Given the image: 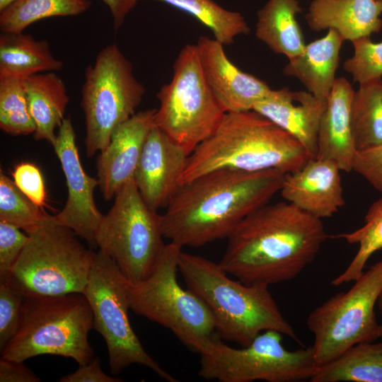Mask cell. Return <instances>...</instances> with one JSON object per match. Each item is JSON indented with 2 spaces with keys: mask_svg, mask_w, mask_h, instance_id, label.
<instances>
[{
  "mask_svg": "<svg viewBox=\"0 0 382 382\" xmlns=\"http://www.w3.org/2000/svg\"><path fill=\"white\" fill-rule=\"evenodd\" d=\"M182 249L170 241L146 279L137 282L127 279L128 300L134 313L170 330L185 346L200 354L218 333L207 306L178 282Z\"/></svg>",
  "mask_w": 382,
  "mask_h": 382,
  "instance_id": "cell-6",
  "label": "cell"
},
{
  "mask_svg": "<svg viewBox=\"0 0 382 382\" xmlns=\"http://www.w3.org/2000/svg\"><path fill=\"white\" fill-rule=\"evenodd\" d=\"M381 13L382 0H313L306 19L314 31L333 29L352 42L379 32Z\"/></svg>",
  "mask_w": 382,
  "mask_h": 382,
  "instance_id": "cell-21",
  "label": "cell"
},
{
  "mask_svg": "<svg viewBox=\"0 0 382 382\" xmlns=\"http://www.w3.org/2000/svg\"><path fill=\"white\" fill-rule=\"evenodd\" d=\"M156 109L138 112L118 126L96 161L99 186L105 199L133 178L146 137L155 125Z\"/></svg>",
  "mask_w": 382,
  "mask_h": 382,
  "instance_id": "cell-17",
  "label": "cell"
},
{
  "mask_svg": "<svg viewBox=\"0 0 382 382\" xmlns=\"http://www.w3.org/2000/svg\"><path fill=\"white\" fill-rule=\"evenodd\" d=\"M311 158L294 137L256 111L226 112L213 134L188 156L180 185L219 169L290 173Z\"/></svg>",
  "mask_w": 382,
  "mask_h": 382,
  "instance_id": "cell-3",
  "label": "cell"
},
{
  "mask_svg": "<svg viewBox=\"0 0 382 382\" xmlns=\"http://www.w3.org/2000/svg\"><path fill=\"white\" fill-rule=\"evenodd\" d=\"M24 297L6 282H0V349L17 334L21 320Z\"/></svg>",
  "mask_w": 382,
  "mask_h": 382,
  "instance_id": "cell-34",
  "label": "cell"
},
{
  "mask_svg": "<svg viewBox=\"0 0 382 382\" xmlns=\"http://www.w3.org/2000/svg\"><path fill=\"white\" fill-rule=\"evenodd\" d=\"M108 7L113 19V28L118 30L125 17L134 8L139 0H102Z\"/></svg>",
  "mask_w": 382,
  "mask_h": 382,
  "instance_id": "cell-40",
  "label": "cell"
},
{
  "mask_svg": "<svg viewBox=\"0 0 382 382\" xmlns=\"http://www.w3.org/2000/svg\"><path fill=\"white\" fill-rule=\"evenodd\" d=\"M282 334L260 333L241 349L231 347L217 334L199 354L198 375L219 382H295L309 380L317 369L313 347L286 349Z\"/></svg>",
  "mask_w": 382,
  "mask_h": 382,
  "instance_id": "cell-10",
  "label": "cell"
},
{
  "mask_svg": "<svg viewBox=\"0 0 382 382\" xmlns=\"http://www.w3.org/2000/svg\"><path fill=\"white\" fill-rule=\"evenodd\" d=\"M301 11L298 0H268L257 12L256 37L289 59L299 55L306 46L296 18Z\"/></svg>",
  "mask_w": 382,
  "mask_h": 382,
  "instance_id": "cell-24",
  "label": "cell"
},
{
  "mask_svg": "<svg viewBox=\"0 0 382 382\" xmlns=\"http://www.w3.org/2000/svg\"><path fill=\"white\" fill-rule=\"evenodd\" d=\"M59 382H121L120 378L106 374L101 369L98 357H94L90 362L79 365L74 372L62 376Z\"/></svg>",
  "mask_w": 382,
  "mask_h": 382,
  "instance_id": "cell-38",
  "label": "cell"
},
{
  "mask_svg": "<svg viewBox=\"0 0 382 382\" xmlns=\"http://www.w3.org/2000/svg\"><path fill=\"white\" fill-rule=\"evenodd\" d=\"M189 155L155 125L145 140L133 179L146 205L166 208L180 186Z\"/></svg>",
  "mask_w": 382,
  "mask_h": 382,
  "instance_id": "cell-15",
  "label": "cell"
},
{
  "mask_svg": "<svg viewBox=\"0 0 382 382\" xmlns=\"http://www.w3.org/2000/svg\"><path fill=\"white\" fill-rule=\"evenodd\" d=\"M193 16L213 33L214 38L224 45L250 32L245 18L239 12L228 11L214 0H157Z\"/></svg>",
  "mask_w": 382,
  "mask_h": 382,
  "instance_id": "cell-30",
  "label": "cell"
},
{
  "mask_svg": "<svg viewBox=\"0 0 382 382\" xmlns=\"http://www.w3.org/2000/svg\"><path fill=\"white\" fill-rule=\"evenodd\" d=\"M40 209L1 170L0 221L30 233L43 223L47 214Z\"/></svg>",
  "mask_w": 382,
  "mask_h": 382,
  "instance_id": "cell-32",
  "label": "cell"
},
{
  "mask_svg": "<svg viewBox=\"0 0 382 382\" xmlns=\"http://www.w3.org/2000/svg\"><path fill=\"white\" fill-rule=\"evenodd\" d=\"M352 170L382 192V144L357 150L352 161Z\"/></svg>",
  "mask_w": 382,
  "mask_h": 382,
  "instance_id": "cell-37",
  "label": "cell"
},
{
  "mask_svg": "<svg viewBox=\"0 0 382 382\" xmlns=\"http://www.w3.org/2000/svg\"><path fill=\"white\" fill-rule=\"evenodd\" d=\"M18 226L0 221V282L5 281L24 248L29 235L24 234Z\"/></svg>",
  "mask_w": 382,
  "mask_h": 382,
  "instance_id": "cell-35",
  "label": "cell"
},
{
  "mask_svg": "<svg viewBox=\"0 0 382 382\" xmlns=\"http://www.w3.org/2000/svg\"><path fill=\"white\" fill-rule=\"evenodd\" d=\"M354 54L343 63L344 69L359 84L382 76V42H374L370 36L352 41Z\"/></svg>",
  "mask_w": 382,
  "mask_h": 382,
  "instance_id": "cell-33",
  "label": "cell"
},
{
  "mask_svg": "<svg viewBox=\"0 0 382 382\" xmlns=\"http://www.w3.org/2000/svg\"><path fill=\"white\" fill-rule=\"evenodd\" d=\"M327 100L307 91H291L284 87L271 90L256 103L253 110L263 115L294 137L316 158L320 119Z\"/></svg>",
  "mask_w": 382,
  "mask_h": 382,
  "instance_id": "cell-19",
  "label": "cell"
},
{
  "mask_svg": "<svg viewBox=\"0 0 382 382\" xmlns=\"http://www.w3.org/2000/svg\"><path fill=\"white\" fill-rule=\"evenodd\" d=\"M178 270L188 289L210 310L221 338L245 347L262 332L273 330L300 343L269 286L233 280L219 263L183 251Z\"/></svg>",
  "mask_w": 382,
  "mask_h": 382,
  "instance_id": "cell-4",
  "label": "cell"
},
{
  "mask_svg": "<svg viewBox=\"0 0 382 382\" xmlns=\"http://www.w3.org/2000/svg\"><path fill=\"white\" fill-rule=\"evenodd\" d=\"M196 45L206 79L226 112L253 110L272 90L265 81L233 64L224 45L214 38L201 36Z\"/></svg>",
  "mask_w": 382,
  "mask_h": 382,
  "instance_id": "cell-16",
  "label": "cell"
},
{
  "mask_svg": "<svg viewBox=\"0 0 382 382\" xmlns=\"http://www.w3.org/2000/svg\"><path fill=\"white\" fill-rule=\"evenodd\" d=\"M356 150L382 144V80L359 84L354 91L351 108Z\"/></svg>",
  "mask_w": 382,
  "mask_h": 382,
  "instance_id": "cell-27",
  "label": "cell"
},
{
  "mask_svg": "<svg viewBox=\"0 0 382 382\" xmlns=\"http://www.w3.org/2000/svg\"><path fill=\"white\" fill-rule=\"evenodd\" d=\"M354 282L347 291L332 296L307 318L317 366L356 344L380 337L374 306L382 292V260Z\"/></svg>",
  "mask_w": 382,
  "mask_h": 382,
  "instance_id": "cell-13",
  "label": "cell"
},
{
  "mask_svg": "<svg viewBox=\"0 0 382 382\" xmlns=\"http://www.w3.org/2000/svg\"><path fill=\"white\" fill-rule=\"evenodd\" d=\"M364 221L363 226L352 232L334 236V238L343 239L349 244L359 245L358 251L348 267L331 282L334 286L359 279L363 274L370 257L382 248V199L371 204Z\"/></svg>",
  "mask_w": 382,
  "mask_h": 382,
  "instance_id": "cell-29",
  "label": "cell"
},
{
  "mask_svg": "<svg viewBox=\"0 0 382 382\" xmlns=\"http://www.w3.org/2000/svg\"><path fill=\"white\" fill-rule=\"evenodd\" d=\"M340 171L332 161L312 158L285 173L279 192L285 201L316 218L330 217L345 203Z\"/></svg>",
  "mask_w": 382,
  "mask_h": 382,
  "instance_id": "cell-18",
  "label": "cell"
},
{
  "mask_svg": "<svg viewBox=\"0 0 382 382\" xmlns=\"http://www.w3.org/2000/svg\"><path fill=\"white\" fill-rule=\"evenodd\" d=\"M91 6V0H16L0 12V29L1 32L21 33L36 21L78 16Z\"/></svg>",
  "mask_w": 382,
  "mask_h": 382,
  "instance_id": "cell-28",
  "label": "cell"
},
{
  "mask_svg": "<svg viewBox=\"0 0 382 382\" xmlns=\"http://www.w3.org/2000/svg\"><path fill=\"white\" fill-rule=\"evenodd\" d=\"M145 92L130 62L116 44L98 52L93 64L85 70L81 88L87 157L108 146L115 129L135 114Z\"/></svg>",
  "mask_w": 382,
  "mask_h": 382,
  "instance_id": "cell-9",
  "label": "cell"
},
{
  "mask_svg": "<svg viewBox=\"0 0 382 382\" xmlns=\"http://www.w3.org/2000/svg\"><path fill=\"white\" fill-rule=\"evenodd\" d=\"M156 97L155 125L189 156L213 134L226 114L206 79L197 45L182 48L171 81Z\"/></svg>",
  "mask_w": 382,
  "mask_h": 382,
  "instance_id": "cell-8",
  "label": "cell"
},
{
  "mask_svg": "<svg viewBox=\"0 0 382 382\" xmlns=\"http://www.w3.org/2000/svg\"><path fill=\"white\" fill-rule=\"evenodd\" d=\"M38 377L23 361L0 358V382H40Z\"/></svg>",
  "mask_w": 382,
  "mask_h": 382,
  "instance_id": "cell-39",
  "label": "cell"
},
{
  "mask_svg": "<svg viewBox=\"0 0 382 382\" xmlns=\"http://www.w3.org/2000/svg\"><path fill=\"white\" fill-rule=\"evenodd\" d=\"M161 215L142 199L134 179L115 194L97 230L95 243L131 282L146 279L165 246Z\"/></svg>",
  "mask_w": 382,
  "mask_h": 382,
  "instance_id": "cell-11",
  "label": "cell"
},
{
  "mask_svg": "<svg viewBox=\"0 0 382 382\" xmlns=\"http://www.w3.org/2000/svg\"><path fill=\"white\" fill-rule=\"evenodd\" d=\"M378 306L381 311V315H382V292L381 293L378 299ZM379 328H380V337L382 338V321L381 324H379Z\"/></svg>",
  "mask_w": 382,
  "mask_h": 382,
  "instance_id": "cell-42",
  "label": "cell"
},
{
  "mask_svg": "<svg viewBox=\"0 0 382 382\" xmlns=\"http://www.w3.org/2000/svg\"><path fill=\"white\" fill-rule=\"evenodd\" d=\"M12 175L16 186L36 205L43 207L46 190L39 168L32 163L23 162L15 167Z\"/></svg>",
  "mask_w": 382,
  "mask_h": 382,
  "instance_id": "cell-36",
  "label": "cell"
},
{
  "mask_svg": "<svg viewBox=\"0 0 382 382\" xmlns=\"http://www.w3.org/2000/svg\"><path fill=\"white\" fill-rule=\"evenodd\" d=\"M126 281L112 258L100 250L95 253L84 295L93 312V328L107 345L111 373L118 374L137 364L168 382H178L146 352L134 332L128 316Z\"/></svg>",
  "mask_w": 382,
  "mask_h": 382,
  "instance_id": "cell-12",
  "label": "cell"
},
{
  "mask_svg": "<svg viewBox=\"0 0 382 382\" xmlns=\"http://www.w3.org/2000/svg\"><path fill=\"white\" fill-rule=\"evenodd\" d=\"M0 128L11 135L34 134L24 79L0 75Z\"/></svg>",
  "mask_w": 382,
  "mask_h": 382,
  "instance_id": "cell-31",
  "label": "cell"
},
{
  "mask_svg": "<svg viewBox=\"0 0 382 382\" xmlns=\"http://www.w3.org/2000/svg\"><path fill=\"white\" fill-rule=\"evenodd\" d=\"M344 40L336 30L329 29L325 36L306 45L301 54L289 59L283 74L298 79L315 97L327 100Z\"/></svg>",
  "mask_w": 382,
  "mask_h": 382,
  "instance_id": "cell-22",
  "label": "cell"
},
{
  "mask_svg": "<svg viewBox=\"0 0 382 382\" xmlns=\"http://www.w3.org/2000/svg\"><path fill=\"white\" fill-rule=\"evenodd\" d=\"M63 63L52 54L49 43L31 35L2 32L0 35V75L25 79L62 69Z\"/></svg>",
  "mask_w": 382,
  "mask_h": 382,
  "instance_id": "cell-25",
  "label": "cell"
},
{
  "mask_svg": "<svg viewBox=\"0 0 382 382\" xmlns=\"http://www.w3.org/2000/svg\"><path fill=\"white\" fill-rule=\"evenodd\" d=\"M285 173L219 169L181 185L161 215L163 237L181 247L228 238L280 191Z\"/></svg>",
  "mask_w": 382,
  "mask_h": 382,
  "instance_id": "cell-2",
  "label": "cell"
},
{
  "mask_svg": "<svg viewBox=\"0 0 382 382\" xmlns=\"http://www.w3.org/2000/svg\"><path fill=\"white\" fill-rule=\"evenodd\" d=\"M311 382H382V342L356 344L317 367Z\"/></svg>",
  "mask_w": 382,
  "mask_h": 382,
  "instance_id": "cell-26",
  "label": "cell"
},
{
  "mask_svg": "<svg viewBox=\"0 0 382 382\" xmlns=\"http://www.w3.org/2000/svg\"><path fill=\"white\" fill-rule=\"evenodd\" d=\"M327 238L322 219L286 201L267 203L227 238L219 265L245 284L270 286L296 277Z\"/></svg>",
  "mask_w": 382,
  "mask_h": 382,
  "instance_id": "cell-1",
  "label": "cell"
},
{
  "mask_svg": "<svg viewBox=\"0 0 382 382\" xmlns=\"http://www.w3.org/2000/svg\"><path fill=\"white\" fill-rule=\"evenodd\" d=\"M354 91L344 77L336 78L320 119L316 158L334 161L341 171L352 170L356 147L351 108Z\"/></svg>",
  "mask_w": 382,
  "mask_h": 382,
  "instance_id": "cell-20",
  "label": "cell"
},
{
  "mask_svg": "<svg viewBox=\"0 0 382 382\" xmlns=\"http://www.w3.org/2000/svg\"><path fill=\"white\" fill-rule=\"evenodd\" d=\"M29 110L35 125L36 140L53 145L56 129L64 119L69 98L62 79L54 71L37 74L24 79Z\"/></svg>",
  "mask_w": 382,
  "mask_h": 382,
  "instance_id": "cell-23",
  "label": "cell"
},
{
  "mask_svg": "<svg viewBox=\"0 0 382 382\" xmlns=\"http://www.w3.org/2000/svg\"><path fill=\"white\" fill-rule=\"evenodd\" d=\"M16 0H0V12L10 6Z\"/></svg>",
  "mask_w": 382,
  "mask_h": 382,
  "instance_id": "cell-41",
  "label": "cell"
},
{
  "mask_svg": "<svg viewBox=\"0 0 382 382\" xmlns=\"http://www.w3.org/2000/svg\"><path fill=\"white\" fill-rule=\"evenodd\" d=\"M28 234V243L4 282L23 297L84 294L95 253L49 214Z\"/></svg>",
  "mask_w": 382,
  "mask_h": 382,
  "instance_id": "cell-7",
  "label": "cell"
},
{
  "mask_svg": "<svg viewBox=\"0 0 382 382\" xmlns=\"http://www.w3.org/2000/svg\"><path fill=\"white\" fill-rule=\"evenodd\" d=\"M52 146L68 188L66 204L62 211L52 216L53 219L86 241L95 243L97 230L104 216L94 199V190L99 185V181L87 175L83 168L70 118L64 119Z\"/></svg>",
  "mask_w": 382,
  "mask_h": 382,
  "instance_id": "cell-14",
  "label": "cell"
},
{
  "mask_svg": "<svg viewBox=\"0 0 382 382\" xmlns=\"http://www.w3.org/2000/svg\"><path fill=\"white\" fill-rule=\"evenodd\" d=\"M93 328V312L83 294L24 297L19 330L1 357L25 361L51 354L85 364L94 358L88 342Z\"/></svg>",
  "mask_w": 382,
  "mask_h": 382,
  "instance_id": "cell-5",
  "label": "cell"
}]
</instances>
